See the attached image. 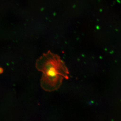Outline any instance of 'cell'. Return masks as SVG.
Returning <instances> with one entry per match:
<instances>
[{
  "instance_id": "cell-1",
  "label": "cell",
  "mask_w": 121,
  "mask_h": 121,
  "mask_svg": "<svg viewBox=\"0 0 121 121\" xmlns=\"http://www.w3.org/2000/svg\"><path fill=\"white\" fill-rule=\"evenodd\" d=\"M36 67L43 73L40 84L46 91L56 90L60 87L64 79L69 78V71L65 63L59 56L50 51L38 59Z\"/></svg>"
},
{
  "instance_id": "cell-2",
  "label": "cell",
  "mask_w": 121,
  "mask_h": 121,
  "mask_svg": "<svg viewBox=\"0 0 121 121\" xmlns=\"http://www.w3.org/2000/svg\"><path fill=\"white\" fill-rule=\"evenodd\" d=\"M2 71H3V70H2V68H0V73H2Z\"/></svg>"
}]
</instances>
